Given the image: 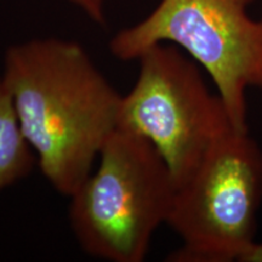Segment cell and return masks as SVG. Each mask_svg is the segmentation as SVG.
I'll return each mask as SVG.
<instances>
[{
	"label": "cell",
	"instance_id": "cell-1",
	"mask_svg": "<svg viewBox=\"0 0 262 262\" xmlns=\"http://www.w3.org/2000/svg\"><path fill=\"white\" fill-rule=\"evenodd\" d=\"M2 78L42 175L71 196L118 129L123 95L80 44L56 38L10 47Z\"/></svg>",
	"mask_w": 262,
	"mask_h": 262
},
{
	"label": "cell",
	"instance_id": "cell-2",
	"mask_svg": "<svg viewBox=\"0 0 262 262\" xmlns=\"http://www.w3.org/2000/svg\"><path fill=\"white\" fill-rule=\"evenodd\" d=\"M97 168L71 198L70 222L86 254L110 262H141L166 224L176 193L168 165L143 137L118 129Z\"/></svg>",
	"mask_w": 262,
	"mask_h": 262
},
{
	"label": "cell",
	"instance_id": "cell-3",
	"mask_svg": "<svg viewBox=\"0 0 262 262\" xmlns=\"http://www.w3.org/2000/svg\"><path fill=\"white\" fill-rule=\"evenodd\" d=\"M255 0H160L139 24L110 42L122 61L137 60L160 42L172 44L211 78L232 126L247 131V93L262 90V18L249 14Z\"/></svg>",
	"mask_w": 262,
	"mask_h": 262
},
{
	"label": "cell",
	"instance_id": "cell-4",
	"mask_svg": "<svg viewBox=\"0 0 262 262\" xmlns=\"http://www.w3.org/2000/svg\"><path fill=\"white\" fill-rule=\"evenodd\" d=\"M262 149L232 127L176 188L168 224L182 241L173 262H242L256 242Z\"/></svg>",
	"mask_w": 262,
	"mask_h": 262
},
{
	"label": "cell",
	"instance_id": "cell-5",
	"mask_svg": "<svg viewBox=\"0 0 262 262\" xmlns=\"http://www.w3.org/2000/svg\"><path fill=\"white\" fill-rule=\"evenodd\" d=\"M137 60L139 75L122 96L118 127L149 141L179 188L233 126L201 66L176 45L156 44Z\"/></svg>",
	"mask_w": 262,
	"mask_h": 262
},
{
	"label": "cell",
	"instance_id": "cell-6",
	"mask_svg": "<svg viewBox=\"0 0 262 262\" xmlns=\"http://www.w3.org/2000/svg\"><path fill=\"white\" fill-rule=\"evenodd\" d=\"M37 163L0 74V191L27 178Z\"/></svg>",
	"mask_w": 262,
	"mask_h": 262
},
{
	"label": "cell",
	"instance_id": "cell-7",
	"mask_svg": "<svg viewBox=\"0 0 262 262\" xmlns=\"http://www.w3.org/2000/svg\"><path fill=\"white\" fill-rule=\"evenodd\" d=\"M97 25H106L107 0H70Z\"/></svg>",
	"mask_w": 262,
	"mask_h": 262
},
{
	"label": "cell",
	"instance_id": "cell-8",
	"mask_svg": "<svg viewBox=\"0 0 262 262\" xmlns=\"http://www.w3.org/2000/svg\"><path fill=\"white\" fill-rule=\"evenodd\" d=\"M242 262H262V243L257 242Z\"/></svg>",
	"mask_w": 262,
	"mask_h": 262
}]
</instances>
